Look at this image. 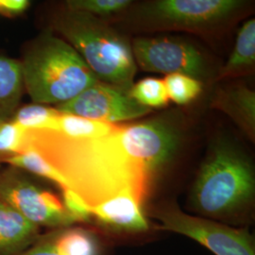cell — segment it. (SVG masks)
<instances>
[{
  "label": "cell",
  "instance_id": "12",
  "mask_svg": "<svg viewBox=\"0 0 255 255\" xmlns=\"http://www.w3.org/2000/svg\"><path fill=\"white\" fill-rule=\"evenodd\" d=\"M42 229L0 200V255H17L42 235Z\"/></svg>",
  "mask_w": 255,
  "mask_h": 255
},
{
  "label": "cell",
  "instance_id": "24",
  "mask_svg": "<svg viewBox=\"0 0 255 255\" xmlns=\"http://www.w3.org/2000/svg\"><path fill=\"white\" fill-rule=\"evenodd\" d=\"M17 255H63L55 243L53 230L42 234L36 242Z\"/></svg>",
  "mask_w": 255,
  "mask_h": 255
},
{
  "label": "cell",
  "instance_id": "13",
  "mask_svg": "<svg viewBox=\"0 0 255 255\" xmlns=\"http://www.w3.org/2000/svg\"><path fill=\"white\" fill-rule=\"evenodd\" d=\"M255 64V20L249 19L240 27L232 53L217 72L216 81L245 76L254 71Z\"/></svg>",
  "mask_w": 255,
  "mask_h": 255
},
{
  "label": "cell",
  "instance_id": "18",
  "mask_svg": "<svg viewBox=\"0 0 255 255\" xmlns=\"http://www.w3.org/2000/svg\"><path fill=\"white\" fill-rule=\"evenodd\" d=\"M117 125L62 113L57 130L74 139H94L109 134Z\"/></svg>",
  "mask_w": 255,
  "mask_h": 255
},
{
  "label": "cell",
  "instance_id": "17",
  "mask_svg": "<svg viewBox=\"0 0 255 255\" xmlns=\"http://www.w3.org/2000/svg\"><path fill=\"white\" fill-rule=\"evenodd\" d=\"M62 113L52 106L30 103L20 105L10 120L25 129L57 130Z\"/></svg>",
  "mask_w": 255,
  "mask_h": 255
},
{
  "label": "cell",
  "instance_id": "3",
  "mask_svg": "<svg viewBox=\"0 0 255 255\" xmlns=\"http://www.w3.org/2000/svg\"><path fill=\"white\" fill-rule=\"evenodd\" d=\"M255 195L251 158L235 141L215 140L193 182L190 208L205 219H233L252 207Z\"/></svg>",
  "mask_w": 255,
  "mask_h": 255
},
{
  "label": "cell",
  "instance_id": "11",
  "mask_svg": "<svg viewBox=\"0 0 255 255\" xmlns=\"http://www.w3.org/2000/svg\"><path fill=\"white\" fill-rule=\"evenodd\" d=\"M212 107L232 119L252 142L255 140V93L242 83L220 87Z\"/></svg>",
  "mask_w": 255,
  "mask_h": 255
},
{
  "label": "cell",
  "instance_id": "10",
  "mask_svg": "<svg viewBox=\"0 0 255 255\" xmlns=\"http://www.w3.org/2000/svg\"><path fill=\"white\" fill-rule=\"evenodd\" d=\"M91 215L100 226L114 232L137 234L149 229L143 205L128 193L119 194L92 207Z\"/></svg>",
  "mask_w": 255,
  "mask_h": 255
},
{
  "label": "cell",
  "instance_id": "16",
  "mask_svg": "<svg viewBox=\"0 0 255 255\" xmlns=\"http://www.w3.org/2000/svg\"><path fill=\"white\" fill-rule=\"evenodd\" d=\"M2 164H7L29 175L53 182L60 187L61 190L70 189L69 183L64 179V176L49 164L42 155L32 148L27 147L22 152L6 157L2 161Z\"/></svg>",
  "mask_w": 255,
  "mask_h": 255
},
{
  "label": "cell",
  "instance_id": "6",
  "mask_svg": "<svg viewBox=\"0 0 255 255\" xmlns=\"http://www.w3.org/2000/svg\"><path fill=\"white\" fill-rule=\"evenodd\" d=\"M137 68L146 72L182 74L202 82L212 75L205 52L183 37L139 36L131 42Z\"/></svg>",
  "mask_w": 255,
  "mask_h": 255
},
{
  "label": "cell",
  "instance_id": "14",
  "mask_svg": "<svg viewBox=\"0 0 255 255\" xmlns=\"http://www.w3.org/2000/svg\"><path fill=\"white\" fill-rule=\"evenodd\" d=\"M25 94L18 59L0 54V120H9Z\"/></svg>",
  "mask_w": 255,
  "mask_h": 255
},
{
  "label": "cell",
  "instance_id": "22",
  "mask_svg": "<svg viewBox=\"0 0 255 255\" xmlns=\"http://www.w3.org/2000/svg\"><path fill=\"white\" fill-rule=\"evenodd\" d=\"M27 129L18 126L13 121L0 120V160L10 155L22 152L26 143Z\"/></svg>",
  "mask_w": 255,
  "mask_h": 255
},
{
  "label": "cell",
  "instance_id": "5",
  "mask_svg": "<svg viewBox=\"0 0 255 255\" xmlns=\"http://www.w3.org/2000/svg\"><path fill=\"white\" fill-rule=\"evenodd\" d=\"M243 0H153L128 9L137 29L143 31H183L214 35L242 15Z\"/></svg>",
  "mask_w": 255,
  "mask_h": 255
},
{
  "label": "cell",
  "instance_id": "25",
  "mask_svg": "<svg viewBox=\"0 0 255 255\" xmlns=\"http://www.w3.org/2000/svg\"><path fill=\"white\" fill-rule=\"evenodd\" d=\"M29 5L28 0H0V13L5 16L15 17L25 12Z\"/></svg>",
  "mask_w": 255,
  "mask_h": 255
},
{
  "label": "cell",
  "instance_id": "21",
  "mask_svg": "<svg viewBox=\"0 0 255 255\" xmlns=\"http://www.w3.org/2000/svg\"><path fill=\"white\" fill-rule=\"evenodd\" d=\"M129 95L140 105L150 110L164 108L169 102L164 80L157 78H145L133 83Z\"/></svg>",
  "mask_w": 255,
  "mask_h": 255
},
{
  "label": "cell",
  "instance_id": "20",
  "mask_svg": "<svg viewBox=\"0 0 255 255\" xmlns=\"http://www.w3.org/2000/svg\"><path fill=\"white\" fill-rule=\"evenodd\" d=\"M163 80L168 100L180 106L190 104L196 101L203 88L202 82L182 74L167 75Z\"/></svg>",
  "mask_w": 255,
  "mask_h": 255
},
{
  "label": "cell",
  "instance_id": "15",
  "mask_svg": "<svg viewBox=\"0 0 255 255\" xmlns=\"http://www.w3.org/2000/svg\"><path fill=\"white\" fill-rule=\"evenodd\" d=\"M55 243L63 255H101L100 240L92 230L72 225L55 229Z\"/></svg>",
  "mask_w": 255,
  "mask_h": 255
},
{
  "label": "cell",
  "instance_id": "23",
  "mask_svg": "<svg viewBox=\"0 0 255 255\" xmlns=\"http://www.w3.org/2000/svg\"><path fill=\"white\" fill-rule=\"evenodd\" d=\"M62 201L64 207L77 224H82L91 221V209L79 195H77L69 188L62 190Z\"/></svg>",
  "mask_w": 255,
  "mask_h": 255
},
{
  "label": "cell",
  "instance_id": "4",
  "mask_svg": "<svg viewBox=\"0 0 255 255\" xmlns=\"http://www.w3.org/2000/svg\"><path fill=\"white\" fill-rule=\"evenodd\" d=\"M18 60L32 103L56 107L99 82L73 47L48 28L24 45Z\"/></svg>",
  "mask_w": 255,
  "mask_h": 255
},
{
  "label": "cell",
  "instance_id": "2",
  "mask_svg": "<svg viewBox=\"0 0 255 255\" xmlns=\"http://www.w3.org/2000/svg\"><path fill=\"white\" fill-rule=\"evenodd\" d=\"M46 27L80 54L100 82L129 93L137 65L131 43L108 21L68 9L64 3L46 11Z\"/></svg>",
  "mask_w": 255,
  "mask_h": 255
},
{
  "label": "cell",
  "instance_id": "19",
  "mask_svg": "<svg viewBox=\"0 0 255 255\" xmlns=\"http://www.w3.org/2000/svg\"><path fill=\"white\" fill-rule=\"evenodd\" d=\"M68 9L88 13L109 22L110 19H119L127 12L133 1L130 0H66L63 2Z\"/></svg>",
  "mask_w": 255,
  "mask_h": 255
},
{
  "label": "cell",
  "instance_id": "8",
  "mask_svg": "<svg viewBox=\"0 0 255 255\" xmlns=\"http://www.w3.org/2000/svg\"><path fill=\"white\" fill-rule=\"evenodd\" d=\"M152 217L159 229L180 234L197 241L216 255H255V241L244 229L230 227L213 219L194 217L175 203L156 208Z\"/></svg>",
  "mask_w": 255,
  "mask_h": 255
},
{
  "label": "cell",
  "instance_id": "1",
  "mask_svg": "<svg viewBox=\"0 0 255 255\" xmlns=\"http://www.w3.org/2000/svg\"><path fill=\"white\" fill-rule=\"evenodd\" d=\"M186 139V122L176 111L119 124L94 139L55 130L28 129L27 147L64 176L70 189L92 207L128 193L144 205L156 182L173 164Z\"/></svg>",
  "mask_w": 255,
  "mask_h": 255
},
{
  "label": "cell",
  "instance_id": "26",
  "mask_svg": "<svg viewBox=\"0 0 255 255\" xmlns=\"http://www.w3.org/2000/svg\"><path fill=\"white\" fill-rule=\"evenodd\" d=\"M0 164H1V160H0Z\"/></svg>",
  "mask_w": 255,
  "mask_h": 255
},
{
  "label": "cell",
  "instance_id": "9",
  "mask_svg": "<svg viewBox=\"0 0 255 255\" xmlns=\"http://www.w3.org/2000/svg\"><path fill=\"white\" fill-rule=\"evenodd\" d=\"M55 108L64 114L114 125L146 118L152 113L134 101L129 93L100 81Z\"/></svg>",
  "mask_w": 255,
  "mask_h": 255
},
{
  "label": "cell",
  "instance_id": "7",
  "mask_svg": "<svg viewBox=\"0 0 255 255\" xmlns=\"http://www.w3.org/2000/svg\"><path fill=\"white\" fill-rule=\"evenodd\" d=\"M0 200L39 228L55 230L77 224L62 199L37 183L29 174L9 165L0 168Z\"/></svg>",
  "mask_w": 255,
  "mask_h": 255
}]
</instances>
